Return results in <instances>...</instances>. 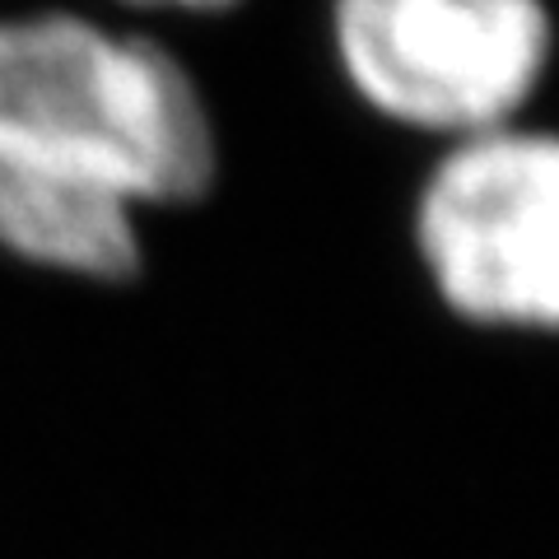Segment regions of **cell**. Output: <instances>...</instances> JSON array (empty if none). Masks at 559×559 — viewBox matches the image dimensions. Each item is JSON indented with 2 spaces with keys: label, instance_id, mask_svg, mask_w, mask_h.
I'll return each instance as SVG.
<instances>
[{
  "label": "cell",
  "instance_id": "cell-1",
  "mask_svg": "<svg viewBox=\"0 0 559 559\" xmlns=\"http://www.w3.org/2000/svg\"><path fill=\"white\" fill-rule=\"evenodd\" d=\"M0 164L168 210L215 187L219 135L168 47L70 10L0 14Z\"/></svg>",
  "mask_w": 559,
  "mask_h": 559
},
{
  "label": "cell",
  "instance_id": "cell-3",
  "mask_svg": "<svg viewBox=\"0 0 559 559\" xmlns=\"http://www.w3.org/2000/svg\"><path fill=\"white\" fill-rule=\"evenodd\" d=\"M331 47L373 117L443 145L518 121L546 84V0H331Z\"/></svg>",
  "mask_w": 559,
  "mask_h": 559
},
{
  "label": "cell",
  "instance_id": "cell-5",
  "mask_svg": "<svg viewBox=\"0 0 559 559\" xmlns=\"http://www.w3.org/2000/svg\"><path fill=\"white\" fill-rule=\"evenodd\" d=\"M121 5H135V10H182V14H210V10L234 5V0H121Z\"/></svg>",
  "mask_w": 559,
  "mask_h": 559
},
{
  "label": "cell",
  "instance_id": "cell-4",
  "mask_svg": "<svg viewBox=\"0 0 559 559\" xmlns=\"http://www.w3.org/2000/svg\"><path fill=\"white\" fill-rule=\"evenodd\" d=\"M140 215L145 210L112 191L0 164V252L24 266L121 285L145 266Z\"/></svg>",
  "mask_w": 559,
  "mask_h": 559
},
{
  "label": "cell",
  "instance_id": "cell-2",
  "mask_svg": "<svg viewBox=\"0 0 559 559\" xmlns=\"http://www.w3.org/2000/svg\"><path fill=\"white\" fill-rule=\"evenodd\" d=\"M411 234L452 318L559 336V131L518 117L448 140L419 182Z\"/></svg>",
  "mask_w": 559,
  "mask_h": 559
}]
</instances>
